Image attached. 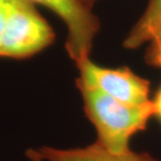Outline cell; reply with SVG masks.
<instances>
[{
  "label": "cell",
  "mask_w": 161,
  "mask_h": 161,
  "mask_svg": "<svg viewBox=\"0 0 161 161\" xmlns=\"http://www.w3.org/2000/svg\"><path fill=\"white\" fill-rule=\"evenodd\" d=\"M83 97L84 111L95 127L97 140L103 147L113 153L129 149L133 135L142 131L154 116L153 103L142 106L117 101L93 87L76 84Z\"/></svg>",
  "instance_id": "6da1fadb"
},
{
  "label": "cell",
  "mask_w": 161,
  "mask_h": 161,
  "mask_svg": "<svg viewBox=\"0 0 161 161\" xmlns=\"http://www.w3.org/2000/svg\"><path fill=\"white\" fill-rule=\"evenodd\" d=\"M26 154L33 161H158L149 154L135 153L131 150L124 153L110 152L98 142L75 149L42 147L27 151Z\"/></svg>",
  "instance_id": "5b68a950"
},
{
  "label": "cell",
  "mask_w": 161,
  "mask_h": 161,
  "mask_svg": "<svg viewBox=\"0 0 161 161\" xmlns=\"http://www.w3.org/2000/svg\"><path fill=\"white\" fill-rule=\"evenodd\" d=\"M153 103V110H154V116H157L161 120V88L154 98Z\"/></svg>",
  "instance_id": "9c48e42d"
},
{
  "label": "cell",
  "mask_w": 161,
  "mask_h": 161,
  "mask_svg": "<svg viewBox=\"0 0 161 161\" xmlns=\"http://www.w3.org/2000/svg\"><path fill=\"white\" fill-rule=\"evenodd\" d=\"M161 41V0H151L146 13L125 40V47L133 49L147 42Z\"/></svg>",
  "instance_id": "8992f818"
},
{
  "label": "cell",
  "mask_w": 161,
  "mask_h": 161,
  "mask_svg": "<svg viewBox=\"0 0 161 161\" xmlns=\"http://www.w3.org/2000/svg\"><path fill=\"white\" fill-rule=\"evenodd\" d=\"M13 0H0V38L5 26V22L11 11Z\"/></svg>",
  "instance_id": "ba28073f"
},
{
  "label": "cell",
  "mask_w": 161,
  "mask_h": 161,
  "mask_svg": "<svg viewBox=\"0 0 161 161\" xmlns=\"http://www.w3.org/2000/svg\"><path fill=\"white\" fill-rule=\"evenodd\" d=\"M75 65L80 71L76 84L96 88L125 104L142 106L151 103L150 83L128 67L106 68L92 62L90 58Z\"/></svg>",
  "instance_id": "3957f363"
},
{
  "label": "cell",
  "mask_w": 161,
  "mask_h": 161,
  "mask_svg": "<svg viewBox=\"0 0 161 161\" xmlns=\"http://www.w3.org/2000/svg\"><path fill=\"white\" fill-rule=\"evenodd\" d=\"M83 1L85 2L86 4H88L89 6H91V8H92V4H93V2H94L95 0H83Z\"/></svg>",
  "instance_id": "30bf717a"
},
{
  "label": "cell",
  "mask_w": 161,
  "mask_h": 161,
  "mask_svg": "<svg viewBox=\"0 0 161 161\" xmlns=\"http://www.w3.org/2000/svg\"><path fill=\"white\" fill-rule=\"evenodd\" d=\"M147 61L151 65L161 68V41L151 43L147 53Z\"/></svg>",
  "instance_id": "52a82bcc"
},
{
  "label": "cell",
  "mask_w": 161,
  "mask_h": 161,
  "mask_svg": "<svg viewBox=\"0 0 161 161\" xmlns=\"http://www.w3.org/2000/svg\"><path fill=\"white\" fill-rule=\"evenodd\" d=\"M47 8L65 22L67 27L66 50L75 64L90 58L99 21L91 6L83 0H30Z\"/></svg>",
  "instance_id": "277c9868"
},
{
  "label": "cell",
  "mask_w": 161,
  "mask_h": 161,
  "mask_svg": "<svg viewBox=\"0 0 161 161\" xmlns=\"http://www.w3.org/2000/svg\"><path fill=\"white\" fill-rule=\"evenodd\" d=\"M54 31L30 0H13L0 38V57L27 59L54 41Z\"/></svg>",
  "instance_id": "7a4b0ae2"
}]
</instances>
